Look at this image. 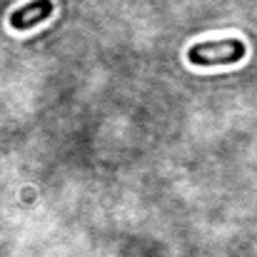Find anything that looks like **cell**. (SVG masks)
Segmentation results:
<instances>
[{
  "label": "cell",
  "mask_w": 257,
  "mask_h": 257,
  "mask_svg": "<svg viewBox=\"0 0 257 257\" xmlns=\"http://www.w3.org/2000/svg\"><path fill=\"white\" fill-rule=\"evenodd\" d=\"M247 48L242 40L237 38H227V40H207V43H197L187 50V60L192 65L200 68H215V65H235L245 58Z\"/></svg>",
  "instance_id": "1"
},
{
  "label": "cell",
  "mask_w": 257,
  "mask_h": 257,
  "mask_svg": "<svg viewBox=\"0 0 257 257\" xmlns=\"http://www.w3.org/2000/svg\"><path fill=\"white\" fill-rule=\"evenodd\" d=\"M50 15H53V0H30L10 13V28L18 33H25L40 25L43 20H48Z\"/></svg>",
  "instance_id": "2"
}]
</instances>
